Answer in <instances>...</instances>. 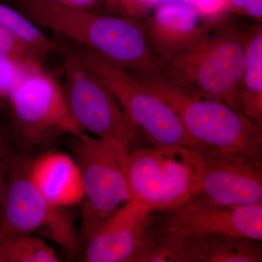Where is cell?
I'll return each instance as SVG.
<instances>
[{"instance_id": "obj_10", "label": "cell", "mask_w": 262, "mask_h": 262, "mask_svg": "<svg viewBox=\"0 0 262 262\" xmlns=\"http://www.w3.org/2000/svg\"><path fill=\"white\" fill-rule=\"evenodd\" d=\"M151 212L156 238L226 234L262 241V203L220 206L192 196L178 206Z\"/></svg>"}, {"instance_id": "obj_16", "label": "cell", "mask_w": 262, "mask_h": 262, "mask_svg": "<svg viewBox=\"0 0 262 262\" xmlns=\"http://www.w3.org/2000/svg\"><path fill=\"white\" fill-rule=\"evenodd\" d=\"M241 100L245 116L262 127L261 24L246 32Z\"/></svg>"}, {"instance_id": "obj_19", "label": "cell", "mask_w": 262, "mask_h": 262, "mask_svg": "<svg viewBox=\"0 0 262 262\" xmlns=\"http://www.w3.org/2000/svg\"><path fill=\"white\" fill-rule=\"evenodd\" d=\"M0 51L4 52L21 65L42 61V58L34 50L1 26Z\"/></svg>"}, {"instance_id": "obj_13", "label": "cell", "mask_w": 262, "mask_h": 262, "mask_svg": "<svg viewBox=\"0 0 262 262\" xmlns=\"http://www.w3.org/2000/svg\"><path fill=\"white\" fill-rule=\"evenodd\" d=\"M208 24L203 23L190 5L171 1L159 5L142 29L150 49L162 63L199 40L211 28Z\"/></svg>"}, {"instance_id": "obj_2", "label": "cell", "mask_w": 262, "mask_h": 262, "mask_svg": "<svg viewBox=\"0 0 262 262\" xmlns=\"http://www.w3.org/2000/svg\"><path fill=\"white\" fill-rule=\"evenodd\" d=\"M25 15L37 26L89 48L128 72H156L160 62L145 33L125 17L71 8L58 0H23Z\"/></svg>"}, {"instance_id": "obj_6", "label": "cell", "mask_w": 262, "mask_h": 262, "mask_svg": "<svg viewBox=\"0 0 262 262\" xmlns=\"http://www.w3.org/2000/svg\"><path fill=\"white\" fill-rule=\"evenodd\" d=\"M72 49L81 62L110 90L153 148L194 149V144L177 113L142 88L128 72L89 48L75 44Z\"/></svg>"}, {"instance_id": "obj_11", "label": "cell", "mask_w": 262, "mask_h": 262, "mask_svg": "<svg viewBox=\"0 0 262 262\" xmlns=\"http://www.w3.org/2000/svg\"><path fill=\"white\" fill-rule=\"evenodd\" d=\"M155 245L152 212L130 200L86 239L82 261L141 262Z\"/></svg>"}, {"instance_id": "obj_8", "label": "cell", "mask_w": 262, "mask_h": 262, "mask_svg": "<svg viewBox=\"0 0 262 262\" xmlns=\"http://www.w3.org/2000/svg\"><path fill=\"white\" fill-rule=\"evenodd\" d=\"M57 45L63 61L62 86L81 130L128 152L137 127L102 81L81 62L65 39L61 37Z\"/></svg>"}, {"instance_id": "obj_5", "label": "cell", "mask_w": 262, "mask_h": 262, "mask_svg": "<svg viewBox=\"0 0 262 262\" xmlns=\"http://www.w3.org/2000/svg\"><path fill=\"white\" fill-rule=\"evenodd\" d=\"M125 172L130 200L149 211H163L196 194L201 156L184 148L133 150L125 155Z\"/></svg>"}, {"instance_id": "obj_7", "label": "cell", "mask_w": 262, "mask_h": 262, "mask_svg": "<svg viewBox=\"0 0 262 262\" xmlns=\"http://www.w3.org/2000/svg\"><path fill=\"white\" fill-rule=\"evenodd\" d=\"M72 137V157L80 168L83 186L78 231L81 248L95 229L130 201L125 172L127 152L86 133Z\"/></svg>"}, {"instance_id": "obj_14", "label": "cell", "mask_w": 262, "mask_h": 262, "mask_svg": "<svg viewBox=\"0 0 262 262\" xmlns=\"http://www.w3.org/2000/svg\"><path fill=\"white\" fill-rule=\"evenodd\" d=\"M29 177L52 205L67 208L83 201V186L78 165L73 157L47 151L29 160Z\"/></svg>"}, {"instance_id": "obj_22", "label": "cell", "mask_w": 262, "mask_h": 262, "mask_svg": "<svg viewBox=\"0 0 262 262\" xmlns=\"http://www.w3.org/2000/svg\"><path fill=\"white\" fill-rule=\"evenodd\" d=\"M251 0H226L224 10L245 15L246 8Z\"/></svg>"}, {"instance_id": "obj_12", "label": "cell", "mask_w": 262, "mask_h": 262, "mask_svg": "<svg viewBox=\"0 0 262 262\" xmlns=\"http://www.w3.org/2000/svg\"><path fill=\"white\" fill-rule=\"evenodd\" d=\"M199 155L201 174L194 196L220 206L262 203V162L235 155Z\"/></svg>"}, {"instance_id": "obj_1", "label": "cell", "mask_w": 262, "mask_h": 262, "mask_svg": "<svg viewBox=\"0 0 262 262\" xmlns=\"http://www.w3.org/2000/svg\"><path fill=\"white\" fill-rule=\"evenodd\" d=\"M128 72L146 91L177 113L194 144V151L262 162V127L247 117L220 100L179 89L160 70Z\"/></svg>"}, {"instance_id": "obj_4", "label": "cell", "mask_w": 262, "mask_h": 262, "mask_svg": "<svg viewBox=\"0 0 262 262\" xmlns=\"http://www.w3.org/2000/svg\"><path fill=\"white\" fill-rule=\"evenodd\" d=\"M8 104L12 130L24 149L82 133L71 112L63 86L45 70L42 62L21 67Z\"/></svg>"}, {"instance_id": "obj_18", "label": "cell", "mask_w": 262, "mask_h": 262, "mask_svg": "<svg viewBox=\"0 0 262 262\" xmlns=\"http://www.w3.org/2000/svg\"><path fill=\"white\" fill-rule=\"evenodd\" d=\"M0 26L23 41L41 58H45L54 51L58 45L51 40L39 29L37 24L26 15L0 3Z\"/></svg>"}, {"instance_id": "obj_20", "label": "cell", "mask_w": 262, "mask_h": 262, "mask_svg": "<svg viewBox=\"0 0 262 262\" xmlns=\"http://www.w3.org/2000/svg\"><path fill=\"white\" fill-rule=\"evenodd\" d=\"M23 66L0 51V106L8 103L10 94Z\"/></svg>"}, {"instance_id": "obj_9", "label": "cell", "mask_w": 262, "mask_h": 262, "mask_svg": "<svg viewBox=\"0 0 262 262\" xmlns=\"http://www.w3.org/2000/svg\"><path fill=\"white\" fill-rule=\"evenodd\" d=\"M29 160L12 157L0 210V239L34 234L54 241L72 252L80 249L78 232L67 208L52 205L29 177Z\"/></svg>"}, {"instance_id": "obj_23", "label": "cell", "mask_w": 262, "mask_h": 262, "mask_svg": "<svg viewBox=\"0 0 262 262\" xmlns=\"http://www.w3.org/2000/svg\"><path fill=\"white\" fill-rule=\"evenodd\" d=\"M245 15L261 21L262 0H251L246 8Z\"/></svg>"}, {"instance_id": "obj_15", "label": "cell", "mask_w": 262, "mask_h": 262, "mask_svg": "<svg viewBox=\"0 0 262 262\" xmlns=\"http://www.w3.org/2000/svg\"><path fill=\"white\" fill-rule=\"evenodd\" d=\"M170 246L173 262H261V241L226 234L180 239L161 238Z\"/></svg>"}, {"instance_id": "obj_3", "label": "cell", "mask_w": 262, "mask_h": 262, "mask_svg": "<svg viewBox=\"0 0 262 262\" xmlns=\"http://www.w3.org/2000/svg\"><path fill=\"white\" fill-rule=\"evenodd\" d=\"M246 32L212 26L199 40L160 63V72L179 89L220 100L244 115Z\"/></svg>"}, {"instance_id": "obj_24", "label": "cell", "mask_w": 262, "mask_h": 262, "mask_svg": "<svg viewBox=\"0 0 262 262\" xmlns=\"http://www.w3.org/2000/svg\"><path fill=\"white\" fill-rule=\"evenodd\" d=\"M58 1L71 8L89 10L91 7L94 6L97 0H58Z\"/></svg>"}, {"instance_id": "obj_21", "label": "cell", "mask_w": 262, "mask_h": 262, "mask_svg": "<svg viewBox=\"0 0 262 262\" xmlns=\"http://www.w3.org/2000/svg\"><path fill=\"white\" fill-rule=\"evenodd\" d=\"M12 157L9 135L5 129L0 127V210L4 198L8 169Z\"/></svg>"}, {"instance_id": "obj_17", "label": "cell", "mask_w": 262, "mask_h": 262, "mask_svg": "<svg viewBox=\"0 0 262 262\" xmlns=\"http://www.w3.org/2000/svg\"><path fill=\"white\" fill-rule=\"evenodd\" d=\"M54 250L39 236L19 234L0 239V262H58Z\"/></svg>"}]
</instances>
